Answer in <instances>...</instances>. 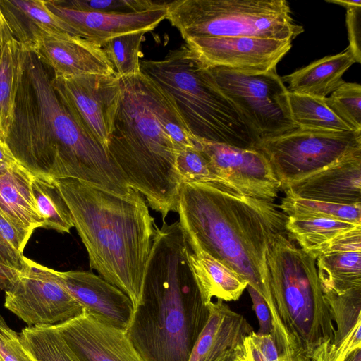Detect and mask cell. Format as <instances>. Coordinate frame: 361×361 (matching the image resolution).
Wrapping results in <instances>:
<instances>
[{
	"mask_svg": "<svg viewBox=\"0 0 361 361\" xmlns=\"http://www.w3.org/2000/svg\"><path fill=\"white\" fill-rule=\"evenodd\" d=\"M54 73L20 45L14 104L4 144L35 176L75 178L117 194L130 188L106 149L74 121L53 85Z\"/></svg>",
	"mask_w": 361,
	"mask_h": 361,
	"instance_id": "1",
	"label": "cell"
},
{
	"mask_svg": "<svg viewBox=\"0 0 361 361\" xmlns=\"http://www.w3.org/2000/svg\"><path fill=\"white\" fill-rule=\"evenodd\" d=\"M274 202L231 193L202 183H183L177 212L190 247L235 271L265 300L272 324L281 326L271 292L267 253L288 234V216Z\"/></svg>",
	"mask_w": 361,
	"mask_h": 361,
	"instance_id": "2",
	"label": "cell"
},
{
	"mask_svg": "<svg viewBox=\"0 0 361 361\" xmlns=\"http://www.w3.org/2000/svg\"><path fill=\"white\" fill-rule=\"evenodd\" d=\"M189 251L178 221L157 226L141 302L126 330L144 361H188L207 322Z\"/></svg>",
	"mask_w": 361,
	"mask_h": 361,
	"instance_id": "3",
	"label": "cell"
},
{
	"mask_svg": "<svg viewBox=\"0 0 361 361\" xmlns=\"http://www.w3.org/2000/svg\"><path fill=\"white\" fill-rule=\"evenodd\" d=\"M54 180L70 209L90 268L126 294L135 312L157 228L145 199L132 188L120 195L79 179Z\"/></svg>",
	"mask_w": 361,
	"mask_h": 361,
	"instance_id": "4",
	"label": "cell"
},
{
	"mask_svg": "<svg viewBox=\"0 0 361 361\" xmlns=\"http://www.w3.org/2000/svg\"><path fill=\"white\" fill-rule=\"evenodd\" d=\"M122 93L106 152L130 188L140 193L163 221L177 212L183 183L178 149L154 114L148 78L141 72L121 78Z\"/></svg>",
	"mask_w": 361,
	"mask_h": 361,
	"instance_id": "5",
	"label": "cell"
},
{
	"mask_svg": "<svg viewBox=\"0 0 361 361\" xmlns=\"http://www.w3.org/2000/svg\"><path fill=\"white\" fill-rule=\"evenodd\" d=\"M140 71L169 96L195 139L244 149H253L257 143L208 69L185 44L170 50L161 60L141 61Z\"/></svg>",
	"mask_w": 361,
	"mask_h": 361,
	"instance_id": "6",
	"label": "cell"
},
{
	"mask_svg": "<svg viewBox=\"0 0 361 361\" xmlns=\"http://www.w3.org/2000/svg\"><path fill=\"white\" fill-rule=\"evenodd\" d=\"M271 295L294 350L315 361L331 345L335 325L316 258L279 235L267 253Z\"/></svg>",
	"mask_w": 361,
	"mask_h": 361,
	"instance_id": "7",
	"label": "cell"
},
{
	"mask_svg": "<svg viewBox=\"0 0 361 361\" xmlns=\"http://www.w3.org/2000/svg\"><path fill=\"white\" fill-rule=\"evenodd\" d=\"M166 17L182 37H248L293 41L304 32L285 0H176Z\"/></svg>",
	"mask_w": 361,
	"mask_h": 361,
	"instance_id": "8",
	"label": "cell"
},
{
	"mask_svg": "<svg viewBox=\"0 0 361 361\" xmlns=\"http://www.w3.org/2000/svg\"><path fill=\"white\" fill-rule=\"evenodd\" d=\"M207 68L257 142L298 128L290 113L288 90L276 68L257 73L224 67Z\"/></svg>",
	"mask_w": 361,
	"mask_h": 361,
	"instance_id": "9",
	"label": "cell"
},
{
	"mask_svg": "<svg viewBox=\"0 0 361 361\" xmlns=\"http://www.w3.org/2000/svg\"><path fill=\"white\" fill-rule=\"evenodd\" d=\"M253 149L269 161L281 190L361 151V131L298 128L259 141Z\"/></svg>",
	"mask_w": 361,
	"mask_h": 361,
	"instance_id": "10",
	"label": "cell"
},
{
	"mask_svg": "<svg viewBox=\"0 0 361 361\" xmlns=\"http://www.w3.org/2000/svg\"><path fill=\"white\" fill-rule=\"evenodd\" d=\"M25 267L5 291L4 306L30 326H54L84 308L62 283L58 271L25 257Z\"/></svg>",
	"mask_w": 361,
	"mask_h": 361,
	"instance_id": "11",
	"label": "cell"
},
{
	"mask_svg": "<svg viewBox=\"0 0 361 361\" xmlns=\"http://www.w3.org/2000/svg\"><path fill=\"white\" fill-rule=\"evenodd\" d=\"M53 85L77 124L106 151L121 98V78L116 75H54Z\"/></svg>",
	"mask_w": 361,
	"mask_h": 361,
	"instance_id": "12",
	"label": "cell"
},
{
	"mask_svg": "<svg viewBox=\"0 0 361 361\" xmlns=\"http://www.w3.org/2000/svg\"><path fill=\"white\" fill-rule=\"evenodd\" d=\"M184 40L204 67H224L247 73H264L276 68L292 47L291 40L248 37Z\"/></svg>",
	"mask_w": 361,
	"mask_h": 361,
	"instance_id": "13",
	"label": "cell"
},
{
	"mask_svg": "<svg viewBox=\"0 0 361 361\" xmlns=\"http://www.w3.org/2000/svg\"><path fill=\"white\" fill-rule=\"evenodd\" d=\"M215 173L242 194L274 202L281 185L267 159L255 149L195 140Z\"/></svg>",
	"mask_w": 361,
	"mask_h": 361,
	"instance_id": "14",
	"label": "cell"
},
{
	"mask_svg": "<svg viewBox=\"0 0 361 361\" xmlns=\"http://www.w3.org/2000/svg\"><path fill=\"white\" fill-rule=\"evenodd\" d=\"M54 326L76 361H144L126 331L98 321L85 310Z\"/></svg>",
	"mask_w": 361,
	"mask_h": 361,
	"instance_id": "15",
	"label": "cell"
},
{
	"mask_svg": "<svg viewBox=\"0 0 361 361\" xmlns=\"http://www.w3.org/2000/svg\"><path fill=\"white\" fill-rule=\"evenodd\" d=\"M47 8L70 26L78 36L101 45L113 37L154 30L166 17V8L134 13L83 12L45 1Z\"/></svg>",
	"mask_w": 361,
	"mask_h": 361,
	"instance_id": "16",
	"label": "cell"
},
{
	"mask_svg": "<svg viewBox=\"0 0 361 361\" xmlns=\"http://www.w3.org/2000/svg\"><path fill=\"white\" fill-rule=\"evenodd\" d=\"M71 295L98 321L126 331L134 308L129 297L99 275L90 271H59Z\"/></svg>",
	"mask_w": 361,
	"mask_h": 361,
	"instance_id": "17",
	"label": "cell"
},
{
	"mask_svg": "<svg viewBox=\"0 0 361 361\" xmlns=\"http://www.w3.org/2000/svg\"><path fill=\"white\" fill-rule=\"evenodd\" d=\"M56 77L115 75L102 46L78 36L47 35L32 48Z\"/></svg>",
	"mask_w": 361,
	"mask_h": 361,
	"instance_id": "18",
	"label": "cell"
},
{
	"mask_svg": "<svg viewBox=\"0 0 361 361\" xmlns=\"http://www.w3.org/2000/svg\"><path fill=\"white\" fill-rule=\"evenodd\" d=\"M286 195L341 204H361V151L282 190Z\"/></svg>",
	"mask_w": 361,
	"mask_h": 361,
	"instance_id": "19",
	"label": "cell"
},
{
	"mask_svg": "<svg viewBox=\"0 0 361 361\" xmlns=\"http://www.w3.org/2000/svg\"><path fill=\"white\" fill-rule=\"evenodd\" d=\"M207 307L208 319L188 361H214L224 351L235 349L254 331L243 315L223 300L212 301Z\"/></svg>",
	"mask_w": 361,
	"mask_h": 361,
	"instance_id": "20",
	"label": "cell"
},
{
	"mask_svg": "<svg viewBox=\"0 0 361 361\" xmlns=\"http://www.w3.org/2000/svg\"><path fill=\"white\" fill-rule=\"evenodd\" d=\"M0 11L11 37L27 48L47 35L78 36L47 8L44 0H0Z\"/></svg>",
	"mask_w": 361,
	"mask_h": 361,
	"instance_id": "21",
	"label": "cell"
},
{
	"mask_svg": "<svg viewBox=\"0 0 361 361\" xmlns=\"http://www.w3.org/2000/svg\"><path fill=\"white\" fill-rule=\"evenodd\" d=\"M324 295L336 331L331 345L315 361H345L361 349V288Z\"/></svg>",
	"mask_w": 361,
	"mask_h": 361,
	"instance_id": "22",
	"label": "cell"
},
{
	"mask_svg": "<svg viewBox=\"0 0 361 361\" xmlns=\"http://www.w3.org/2000/svg\"><path fill=\"white\" fill-rule=\"evenodd\" d=\"M33 177L19 163L0 171V212L31 234L43 224L32 195Z\"/></svg>",
	"mask_w": 361,
	"mask_h": 361,
	"instance_id": "23",
	"label": "cell"
},
{
	"mask_svg": "<svg viewBox=\"0 0 361 361\" xmlns=\"http://www.w3.org/2000/svg\"><path fill=\"white\" fill-rule=\"evenodd\" d=\"M188 247L189 265L203 303L207 306L213 298L223 301L238 300L248 282L204 251Z\"/></svg>",
	"mask_w": 361,
	"mask_h": 361,
	"instance_id": "24",
	"label": "cell"
},
{
	"mask_svg": "<svg viewBox=\"0 0 361 361\" xmlns=\"http://www.w3.org/2000/svg\"><path fill=\"white\" fill-rule=\"evenodd\" d=\"M355 63L353 55L346 49L317 60L281 79L288 84L290 92L324 98L345 82L343 74Z\"/></svg>",
	"mask_w": 361,
	"mask_h": 361,
	"instance_id": "25",
	"label": "cell"
},
{
	"mask_svg": "<svg viewBox=\"0 0 361 361\" xmlns=\"http://www.w3.org/2000/svg\"><path fill=\"white\" fill-rule=\"evenodd\" d=\"M323 292L342 294L361 288V251H341L316 258Z\"/></svg>",
	"mask_w": 361,
	"mask_h": 361,
	"instance_id": "26",
	"label": "cell"
},
{
	"mask_svg": "<svg viewBox=\"0 0 361 361\" xmlns=\"http://www.w3.org/2000/svg\"><path fill=\"white\" fill-rule=\"evenodd\" d=\"M361 224L324 218L288 216L286 228L304 251L317 258L337 237Z\"/></svg>",
	"mask_w": 361,
	"mask_h": 361,
	"instance_id": "27",
	"label": "cell"
},
{
	"mask_svg": "<svg viewBox=\"0 0 361 361\" xmlns=\"http://www.w3.org/2000/svg\"><path fill=\"white\" fill-rule=\"evenodd\" d=\"M20 44L11 35L5 23L0 46V143L4 144L14 104L18 78Z\"/></svg>",
	"mask_w": 361,
	"mask_h": 361,
	"instance_id": "28",
	"label": "cell"
},
{
	"mask_svg": "<svg viewBox=\"0 0 361 361\" xmlns=\"http://www.w3.org/2000/svg\"><path fill=\"white\" fill-rule=\"evenodd\" d=\"M325 98L288 92L290 116L298 128L327 131H355L333 111Z\"/></svg>",
	"mask_w": 361,
	"mask_h": 361,
	"instance_id": "29",
	"label": "cell"
},
{
	"mask_svg": "<svg viewBox=\"0 0 361 361\" xmlns=\"http://www.w3.org/2000/svg\"><path fill=\"white\" fill-rule=\"evenodd\" d=\"M32 192L43 220L42 228L69 233L74 227L72 216L54 180L34 176Z\"/></svg>",
	"mask_w": 361,
	"mask_h": 361,
	"instance_id": "30",
	"label": "cell"
},
{
	"mask_svg": "<svg viewBox=\"0 0 361 361\" xmlns=\"http://www.w3.org/2000/svg\"><path fill=\"white\" fill-rule=\"evenodd\" d=\"M278 207L293 218H324L361 224V204H341L286 195Z\"/></svg>",
	"mask_w": 361,
	"mask_h": 361,
	"instance_id": "31",
	"label": "cell"
},
{
	"mask_svg": "<svg viewBox=\"0 0 361 361\" xmlns=\"http://www.w3.org/2000/svg\"><path fill=\"white\" fill-rule=\"evenodd\" d=\"M147 78L154 114L161 126L173 141L178 152L180 149L195 147L196 139L190 133L172 99L152 80Z\"/></svg>",
	"mask_w": 361,
	"mask_h": 361,
	"instance_id": "32",
	"label": "cell"
},
{
	"mask_svg": "<svg viewBox=\"0 0 361 361\" xmlns=\"http://www.w3.org/2000/svg\"><path fill=\"white\" fill-rule=\"evenodd\" d=\"M20 335L35 361H76L54 325L28 326Z\"/></svg>",
	"mask_w": 361,
	"mask_h": 361,
	"instance_id": "33",
	"label": "cell"
},
{
	"mask_svg": "<svg viewBox=\"0 0 361 361\" xmlns=\"http://www.w3.org/2000/svg\"><path fill=\"white\" fill-rule=\"evenodd\" d=\"M145 32L130 33L109 39L101 44L115 75L120 78L140 73L141 44Z\"/></svg>",
	"mask_w": 361,
	"mask_h": 361,
	"instance_id": "34",
	"label": "cell"
},
{
	"mask_svg": "<svg viewBox=\"0 0 361 361\" xmlns=\"http://www.w3.org/2000/svg\"><path fill=\"white\" fill-rule=\"evenodd\" d=\"M176 168L183 184L202 183L228 192L243 195L228 180L215 173L207 159L197 147L178 152Z\"/></svg>",
	"mask_w": 361,
	"mask_h": 361,
	"instance_id": "35",
	"label": "cell"
},
{
	"mask_svg": "<svg viewBox=\"0 0 361 361\" xmlns=\"http://www.w3.org/2000/svg\"><path fill=\"white\" fill-rule=\"evenodd\" d=\"M67 8L83 12L134 13L166 8L168 1L152 0H57Z\"/></svg>",
	"mask_w": 361,
	"mask_h": 361,
	"instance_id": "36",
	"label": "cell"
},
{
	"mask_svg": "<svg viewBox=\"0 0 361 361\" xmlns=\"http://www.w3.org/2000/svg\"><path fill=\"white\" fill-rule=\"evenodd\" d=\"M333 111L353 130L361 131V85L344 82L325 98Z\"/></svg>",
	"mask_w": 361,
	"mask_h": 361,
	"instance_id": "37",
	"label": "cell"
},
{
	"mask_svg": "<svg viewBox=\"0 0 361 361\" xmlns=\"http://www.w3.org/2000/svg\"><path fill=\"white\" fill-rule=\"evenodd\" d=\"M25 257L0 236V289L8 290L25 267Z\"/></svg>",
	"mask_w": 361,
	"mask_h": 361,
	"instance_id": "38",
	"label": "cell"
},
{
	"mask_svg": "<svg viewBox=\"0 0 361 361\" xmlns=\"http://www.w3.org/2000/svg\"><path fill=\"white\" fill-rule=\"evenodd\" d=\"M245 353L251 361H279V353L272 334L260 335L252 331L243 340Z\"/></svg>",
	"mask_w": 361,
	"mask_h": 361,
	"instance_id": "39",
	"label": "cell"
},
{
	"mask_svg": "<svg viewBox=\"0 0 361 361\" xmlns=\"http://www.w3.org/2000/svg\"><path fill=\"white\" fill-rule=\"evenodd\" d=\"M0 357L2 361H35L24 347L20 334L0 315Z\"/></svg>",
	"mask_w": 361,
	"mask_h": 361,
	"instance_id": "40",
	"label": "cell"
},
{
	"mask_svg": "<svg viewBox=\"0 0 361 361\" xmlns=\"http://www.w3.org/2000/svg\"><path fill=\"white\" fill-rule=\"evenodd\" d=\"M346 26L349 40L347 48L353 55L356 63H361V7L346 9Z\"/></svg>",
	"mask_w": 361,
	"mask_h": 361,
	"instance_id": "41",
	"label": "cell"
},
{
	"mask_svg": "<svg viewBox=\"0 0 361 361\" xmlns=\"http://www.w3.org/2000/svg\"><path fill=\"white\" fill-rule=\"evenodd\" d=\"M31 235L28 231L18 228L0 212V236L15 250L23 254Z\"/></svg>",
	"mask_w": 361,
	"mask_h": 361,
	"instance_id": "42",
	"label": "cell"
},
{
	"mask_svg": "<svg viewBox=\"0 0 361 361\" xmlns=\"http://www.w3.org/2000/svg\"><path fill=\"white\" fill-rule=\"evenodd\" d=\"M252 307L258 319L259 329L257 334L267 335L273 333L272 317L269 308L264 298L252 286H247Z\"/></svg>",
	"mask_w": 361,
	"mask_h": 361,
	"instance_id": "43",
	"label": "cell"
},
{
	"mask_svg": "<svg viewBox=\"0 0 361 361\" xmlns=\"http://www.w3.org/2000/svg\"><path fill=\"white\" fill-rule=\"evenodd\" d=\"M236 361H251L245 350L243 341L236 347ZM279 361H311L305 355L286 356L281 357Z\"/></svg>",
	"mask_w": 361,
	"mask_h": 361,
	"instance_id": "44",
	"label": "cell"
},
{
	"mask_svg": "<svg viewBox=\"0 0 361 361\" xmlns=\"http://www.w3.org/2000/svg\"><path fill=\"white\" fill-rule=\"evenodd\" d=\"M18 162L11 153L5 144L0 143V171H2Z\"/></svg>",
	"mask_w": 361,
	"mask_h": 361,
	"instance_id": "45",
	"label": "cell"
},
{
	"mask_svg": "<svg viewBox=\"0 0 361 361\" xmlns=\"http://www.w3.org/2000/svg\"><path fill=\"white\" fill-rule=\"evenodd\" d=\"M326 2L338 4L346 9L353 7H361L360 0H326Z\"/></svg>",
	"mask_w": 361,
	"mask_h": 361,
	"instance_id": "46",
	"label": "cell"
},
{
	"mask_svg": "<svg viewBox=\"0 0 361 361\" xmlns=\"http://www.w3.org/2000/svg\"><path fill=\"white\" fill-rule=\"evenodd\" d=\"M235 348L224 351L214 361H236Z\"/></svg>",
	"mask_w": 361,
	"mask_h": 361,
	"instance_id": "47",
	"label": "cell"
},
{
	"mask_svg": "<svg viewBox=\"0 0 361 361\" xmlns=\"http://www.w3.org/2000/svg\"><path fill=\"white\" fill-rule=\"evenodd\" d=\"M4 24V20L3 19L2 15L0 11V46L1 45V43H2Z\"/></svg>",
	"mask_w": 361,
	"mask_h": 361,
	"instance_id": "48",
	"label": "cell"
},
{
	"mask_svg": "<svg viewBox=\"0 0 361 361\" xmlns=\"http://www.w3.org/2000/svg\"><path fill=\"white\" fill-rule=\"evenodd\" d=\"M0 361H2V360H1V357H0Z\"/></svg>",
	"mask_w": 361,
	"mask_h": 361,
	"instance_id": "49",
	"label": "cell"
}]
</instances>
